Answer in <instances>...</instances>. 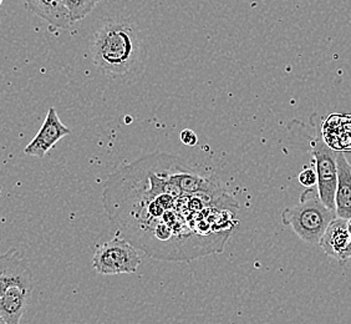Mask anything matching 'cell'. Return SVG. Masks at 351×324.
<instances>
[{"label":"cell","instance_id":"1","mask_svg":"<svg viewBox=\"0 0 351 324\" xmlns=\"http://www.w3.org/2000/svg\"><path fill=\"white\" fill-rule=\"evenodd\" d=\"M171 167L149 175L145 187L126 196L104 191V207L117 236L163 261H192L222 252L237 226L238 203L228 195L197 194L183 203V191L171 180Z\"/></svg>","mask_w":351,"mask_h":324},{"label":"cell","instance_id":"2","mask_svg":"<svg viewBox=\"0 0 351 324\" xmlns=\"http://www.w3.org/2000/svg\"><path fill=\"white\" fill-rule=\"evenodd\" d=\"M93 60L104 74L122 76L135 70L141 56V43L135 27L128 21H108L94 36Z\"/></svg>","mask_w":351,"mask_h":324},{"label":"cell","instance_id":"3","mask_svg":"<svg viewBox=\"0 0 351 324\" xmlns=\"http://www.w3.org/2000/svg\"><path fill=\"white\" fill-rule=\"evenodd\" d=\"M337 213L322 202L317 187L305 189L299 203L283 209L282 223L291 227L302 241L317 246Z\"/></svg>","mask_w":351,"mask_h":324},{"label":"cell","instance_id":"4","mask_svg":"<svg viewBox=\"0 0 351 324\" xmlns=\"http://www.w3.org/2000/svg\"><path fill=\"white\" fill-rule=\"evenodd\" d=\"M140 264L135 246L120 236L97 246L93 257V267L104 276L135 275Z\"/></svg>","mask_w":351,"mask_h":324},{"label":"cell","instance_id":"5","mask_svg":"<svg viewBox=\"0 0 351 324\" xmlns=\"http://www.w3.org/2000/svg\"><path fill=\"white\" fill-rule=\"evenodd\" d=\"M311 155L317 176V189L322 202L335 212V191L338 183V152L330 149L323 139L311 141Z\"/></svg>","mask_w":351,"mask_h":324},{"label":"cell","instance_id":"6","mask_svg":"<svg viewBox=\"0 0 351 324\" xmlns=\"http://www.w3.org/2000/svg\"><path fill=\"white\" fill-rule=\"evenodd\" d=\"M14 286L32 292L33 275L21 252L16 248H10L0 255V298Z\"/></svg>","mask_w":351,"mask_h":324},{"label":"cell","instance_id":"7","mask_svg":"<svg viewBox=\"0 0 351 324\" xmlns=\"http://www.w3.org/2000/svg\"><path fill=\"white\" fill-rule=\"evenodd\" d=\"M70 134H71V130L60 121L56 110L54 108H50L39 132L35 135L32 141L27 143L24 152L25 155L43 159L49 152V150L53 149L62 137Z\"/></svg>","mask_w":351,"mask_h":324},{"label":"cell","instance_id":"8","mask_svg":"<svg viewBox=\"0 0 351 324\" xmlns=\"http://www.w3.org/2000/svg\"><path fill=\"white\" fill-rule=\"evenodd\" d=\"M317 246L322 247L326 256L334 258L340 264H345L351 258V243L348 231V221L343 218H334Z\"/></svg>","mask_w":351,"mask_h":324},{"label":"cell","instance_id":"9","mask_svg":"<svg viewBox=\"0 0 351 324\" xmlns=\"http://www.w3.org/2000/svg\"><path fill=\"white\" fill-rule=\"evenodd\" d=\"M25 7L55 29H68L73 24L64 0H25Z\"/></svg>","mask_w":351,"mask_h":324},{"label":"cell","instance_id":"10","mask_svg":"<svg viewBox=\"0 0 351 324\" xmlns=\"http://www.w3.org/2000/svg\"><path fill=\"white\" fill-rule=\"evenodd\" d=\"M338 183L335 191V213L338 218H351V166L343 152H338Z\"/></svg>","mask_w":351,"mask_h":324},{"label":"cell","instance_id":"11","mask_svg":"<svg viewBox=\"0 0 351 324\" xmlns=\"http://www.w3.org/2000/svg\"><path fill=\"white\" fill-rule=\"evenodd\" d=\"M30 293L32 292L23 287L14 286L0 298V314L5 319L7 324H21Z\"/></svg>","mask_w":351,"mask_h":324},{"label":"cell","instance_id":"12","mask_svg":"<svg viewBox=\"0 0 351 324\" xmlns=\"http://www.w3.org/2000/svg\"><path fill=\"white\" fill-rule=\"evenodd\" d=\"M100 0H64L71 23L82 21L94 10Z\"/></svg>","mask_w":351,"mask_h":324},{"label":"cell","instance_id":"13","mask_svg":"<svg viewBox=\"0 0 351 324\" xmlns=\"http://www.w3.org/2000/svg\"><path fill=\"white\" fill-rule=\"evenodd\" d=\"M299 183L303 185L306 189L311 187H315L317 183V176L315 170L311 169V167H305L300 174H299Z\"/></svg>","mask_w":351,"mask_h":324},{"label":"cell","instance_id":"14","mask_svg":"<svg viewBox=\"0 0 351 324\" xmlns=\"http://www.w3.org/2000/svg\"><path fill=\"white\" fill-rule=\"evenodd\" d=\"M180 137H181V141H182L183 145H186V146H196L197 142H198L196 132L189 130V128L183 130Z\"/></svg>","mask_w":351,"mask_h":324},{"label":"cell","instance_id":"15","mask_svg":"<svg viewBox=\"0 0 351 324\" xmlns=\"http://www.w3.org/2000/svg\"><path fill=\"white\" fill-rule=\"evenodd\" d=\"M348 231H349V237H350L351 243V218L350 220H348Z\"/></svg>","mask_w":351,"mask_h":324},{"label":"cell","instance_id":"16","mask_svg":"<svg viewBox=\"0 0 351 324\" xmlns=\"http://www.w3.org/2000/svg\"><path fill=\"white\" fill-rule=\"evenodd\" d=\"M0 324H7V322H5V319L3 318V316L0 314Z\"/></svg>","mask_w":351,"mask_h":324},{"label":"cell","instance_id":"17","mask_svg":"<svg viewBox=\"0 0 351 324\" xmlns=\"http://www.w3.org/2000/svg\"><path fill=\"white\" fill-rule=\"evenodd\" d=\"M1 191H3V187H1V186H0V194H1Z\"/></svg>","mask_w":351,"mask_h":324},{"label":"cell","instance_id":"18","mask_svg":"<svg viewBox=\"0 0 351 324\" xmlns=\"http://www.w3.org/2000/svg\"><path fill=\"white\" fill-rule=\"evenodd\" d=\"M3 1H4V0H0V5H1V4H3Z\"/></svg>","mask_w":351,"mask_h":324},{"label":"cell","instance_id":"19","mask_svg":"<svg viewBox=\"0 0 351 324\" xmlns=\"http://www.w3.org/2000/svg\"><path fill=\"white\" fill-rule=\"evenodd\" d=\"M100 1H101V0H100Z\"/></svg>","mask_w":351,"mask_h":324}]
</instances>
